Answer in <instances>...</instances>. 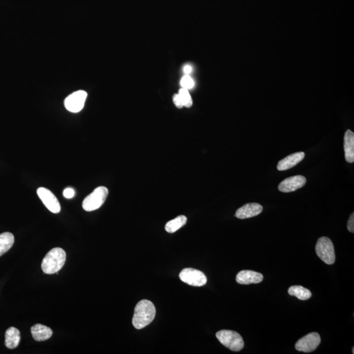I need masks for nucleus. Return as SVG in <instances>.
<instances>
[{
    "instance_id": "1",
    "label": "nucleus",
    "mask_w": 354,
    "mask_h": 354,
    "mask_svg": "<svg viewBox=\"0 0 354 354\" xmlns=\"http://www.w3.org/2000/svg\"><path fill=\"white\" fill-rule=\"evenodd\" d=\"M155 308L152 302L148 300H141L135 306L133 318V326L137 329H141L148 326L154 320Z\"/></svg>"
},
{
    "instance_id": "2",
    "label": "nucleus",
    "mask_w": 354,
    "mask_h": 354,
    "mask_svg": "<svg viewBox=\"0 0 354 354\" xmlns=\"http://www.w3.org/2000/svg\"><path fill=\"white\" fill-rule=\"evenodd\" d=\"M66 260V254L62 248L51 249L44 258L42 269L47 274H54L61 270Z\"/></svg>"
},
{
    "instance_id": "3",
    "label": "nucleus",
    "mask_w": 354,
    "mask_h": 354,
    "mask_svg": "<svg viewBox=\"0 0 354 354\" xmlns=\"http://www.w3.org/2000/svg\"><path fill=\"white\" fill-rule=\"evenodd\" d=\"M216 337L222 345L231 351H239L244 348V340L242 336L237 332L221 330L217 332Z\"/></svg>"
},
{
    "instance_id": "4",
    "label": "nucleus",
    "mask_w": 354,
    "mask_h": 354,
    "mask_svg": "<svg viewBox=\"0 0 354 354\" xmlns=\"http://www.w3.org/2000/svg\"><path fill=\"white\" fill-rule=\"evenodd\" d=\"M108 195V190L106 187H98L93 192L85 198L82 207L86 211L97 210L105 202Z\"/></svg>"
},
{
    "instance_id": "5",
    "label": "nucleus",
    "mask_w": 354,
    "mask_h": 354,
    "mask_svg": "<svg viewBox=\"0 0 354 354\" xmlns=\"http://www.w3.org/2000/svg\"><path fill=\"white\" fill-rule=\"evenodd\" d=\"M316 252L318 257L327 264H333L335 262V252L331 240L327 237L320 238L316 246Z\"/></svg>"
},
{
    "instance_id": "6",
    "label": "nucleus",
    "mask_w": 354,
    "mask_h": 354,
    "mask_svg": "<svg viewBox=\"0 0 354 354\" xmlns=\"http://www.w3.org/2000/svg\"><path fill=\"white\" fill-rule=\"evenodd\" d=\"M181 281L191 286L202 287L207 283V277L202 271L193 268H185L180 271Z\"/></svg>"
},
{
    "instance_id": "7",
    "label": "nucleus",
    "mask_w": 354,
    "mask_h": 354,
    "mask_svg": "<svg viewBox=\"0 0 354 354\" xmlns=\"http://www.w3.org/2000/svg\"><path fill=\"white\" fill-rule=\"evenodd\" d=\"M87 97H88V93L86 91L83 90L75 91L64 100V106L69 112H79L84 108Z\"/></svg>"
},
{
    "instance_id": "8",
    "label": "nucleus",
    "mask_w": 354,
    "mask_h": 354,
    "mask_svg": "<svg viewBox=\"0 0 354 354\" xmlns=\"http://www.w3.org/2000/svg\"><path fill=\"white\" fill-rule=\"evenodd\" d=\"M321 343V337L318 333H311L298 340L295 348L299 351L309 353L316 350Z\"/></svg>"
},
{
    "instance_id": "9",
    "label": "nucleus",
    "mask_w": 354,
    "mask_h": 354,
    "mask_svg": "<svg viewBox=\"0 0 354 354\" xmlns=\"http://www.w3.org/2000/svg\"><path fill=\"white\" fill-rule=\"evenodd\" d=\"M37 193L40 200L51 212L57 214L61 211V205L52 191L41 187L37 189Z\"/></svg>"
},
{
    "instance_id": "10",
    "label": "nucleus",
    "mask_w": 354,
    "mask_h": 354,
    "mask_svg": "<svg viewBox=\"0 0 354 354\" xmlns=\"http://www.w3.org/2000/svg\"><path fill=\"white\" fill-rule=\"evenodd\" d=\"M306 178L302 175L293 176L283 180L278 186L280 191L284 193L292 192V191L302 188L306 184Z\"/></svg>"
},
{
    "instance_id": "11",
    "label": "nucleus",
    "mask_w": 354,
    "mask_h": 354,
    "mask_svg": "<svg viewBox=\"0 0 354 354\" xmlns=\"http://www.w3.org/2000/svg\"><path fill=\"white\" fill-rule=\"evenodd\" d=\"M263 211L261 205L257 203H250L238 209L235 212V217L240 219H249L260 215Z\"/></svg>"
},
{
    "instance_id": "12",
    "label": "nucleus",
    "mask_w": 354,
    "mask_h": 354,
    "mask_svg": "<svg viewBox=\"0 0 354 354\" xmlns=\"http://www.w3.org/2000/svg\"><path fill=\"white\" fill-rule=\"evenodd\" d=\"M264 276L259 272L252 270H242L236 276V282L239 284H257L262 282Z\"/></svg>"
},
{
    "instance_id": "13",
    "label": "nucleus",
    "mask_w": 354,
    "mask_h": 354,
    "mask_svg": "<svg viewBox=\"0 0 354 354\" xmlns=\"http://www.w3.org/2000/svg\"><path fill=\"white\" fill-rule=\"evenodd\" d=\"M305 153L303 152L294 153L280 160L278 164L277 169L279 171H286L297 166L304 159Z\"/></svg>"
},
{
    "instance_id": "14",
    "label": "nucleus",
    "mask_w": 354,
    "mask_h": 354,
    "mask_svg": "<svg viewBox=\"0 0 354 354\" xmlns=\"http://www.w3.org/2000/svg\"><path fill=\"white\" fill-rule=\"evenodd\" d=\"M345 159L348 163L354 162V134L351 130H347L344 138Z\"/></svg>"
},
{
    "instance_id": "15",
    "label": "nucleus",
    "mask_w": 354,
    "mask_h": 354,
    "mask_svg": "<svg viewBox=\"0 0 354 354\" xmlns=\"http://www.w3.org/2000/svg\"><path fill=\"white\" fill-rule=\"evenodd\" d=\"M31 333L35 340L42 342L50 339L53 335V331L44 325L36 324L31 327Z\"/></svg>"
},
{
    "instance_id": "16",
    "label": "nucleus",
    "mask_w": 354,
    "mask_h": 354,
    "mask_svg": "<svg viewBox=\"0 0 354 354\" xmlns=\"http://www.w3.org/2000/svg\"><path fill=\"white\" fill-rule=\"evenodd\" d=\"M5 344L9 349H15L19 346L21 340V333L15 327H10L6 332Z\"/></svg>"
},
{
    "instance_id": "17",
    "label": "nucleus",
    "mask_w": 354,
    "mask_h": 354,
    "mask_svg": "<svg viewBox=\"0 0 354 354\" xmlns=\"http://www.w3.org/2000/svg\"><path fill=\"white\" fill-rule=\"evenodd\" d=\"M14 242L15 238L13 233L4 232L0 234V257L12 248Z\"/></svg>"
},
{
    "instance_id": "18",
    "label": "nucleus",
    "mask_w": 354,
    "mask_h": 354,
    "mask_svg": "<svg viewBox=\"0 0 354 354\" xmlns=\"http://www.w3.org/2000/svg\"><path fill=\"white\" fill-rule=\"evenodd\" d=\"M288 293L291 296H294L299 300H306L311 297V291L309 289L300 286H295L289 287Z\"/></svg>"
},
{
    "instance_id": "19",
    "label": "nucleus",
    "mask_w": 354,
    "mask_h": 354,
    "mask_svg": "<svg viewBox=\"0 0 354 354\" xmlns=\"http://www.w3.org/2000/svg\"><path fill=\"white\" fill-rule=\"evenodd\" d=\"M187 222L185 216L180 215L175 219L171 220L166 225V230L169 233H174L184 226Z\"/></svg>"
},
{
    "instance_id": "20",
    "label": "nucleus",
    "mask_w": 354,
    "mask_h": 354,
    "mask_svg": "<svg viewBox=\"0 0 354 354\" xmlns=\"http://www.w3.org/2000/svg\"><path fill=\"white\" fill-rule=\"evenodd\" d=\"M179 95L180 99L183 104V106L190 108L192 105V100H191V96L189 93L188 90L182 88L180 90Z\"/></svg>"
},
{
    "instance_id": "21",
    "label": "nucleus",
    "mask_w": 354,
    "mask_h": 354,
    "mask_svg": "<svg viewBox=\"0 0 354 354\" xmlns=\"http://www.w3.org/2000/svg\"><path fill=\"white\" fill-rule=\"evenodd\" d=\"M180 84L182 87V88L186 89V90H190V89L193 88L194 86V82L193 80L190 76L188 75H185L182 77L181 82H180Z\"/></svg>"
},
{
    "instance_id": "22",
    "label": "nucleus",
    "mask_w": 354,
    "mask_h": 354,
    "mask_svg": "<svg viewBox=\"0 0 354 354\" xmlns=\"http://www.w3.org/2000/svg\"><path fill=\"white\" fill-rule=\"evenodd\" d=\"M75 195V191L72 188H67L63 191V195L64 198H67V199H71Z\"/></svg>"
},
{
    "instance_id": "23",
    "label": "nucleus",
    "mask_w": 354,
    "mask_h": 354,
    "mask_svg": "<svg viewBox=\"0 0 354 354\" xmlns=\"http://www.w3.org/2000/svg\"><path fill=\"white\" fill-rule=\"evenodd\" d=\"M173 102L177 108H182L184 106L179 94H175L173 96Z\"/></svg>"
},
{
    "instance_id": "24",
    "label": "nucleus",
    "mask_w": 354,
    "mask_h": 354,
    "mask_svg": "<svg viewBox=\"0 0 354 354\" xmlns=\"http://www.w3.org/2000/svg\"><path fill=\"white\" fill-rule=\"evenodd\" d=\"M348 230L351 233L354 232V213H353L349 217L348 222Z\"/></svg>"
},
{
    "instance_id": "25",
    "label": "nucleus",
    "mask_w": 354,
    "mask_h": 354,
    "mask_svg": "<svg viewBox=\"0 0 354 354\" xmlns=\"http://www.w3.org/2000/svg\"><path fill=\"white\" fill-rule=\"evenodd\" d=\"M184 72L186 73L187 75H188L189 73H190L191 72V71H192V68H191V66L190 65H186L184 67Z\"/></svg>"
},
{
    "instance_id": "26",
    "label": "nucleus",
    "mask_w": 354,
    "mask_h": 354,
    "mask_svg": "<svg viewBox=\"0 0 354 354\" xmlns=\"http://www.w3.org/2000/svg\"><path fill=\"white\" fill-rule=\"evenodd\" d=\"M352 353H353V354L354 353V348H353H353H352Z\"/></svg>"
}]
</instances>
